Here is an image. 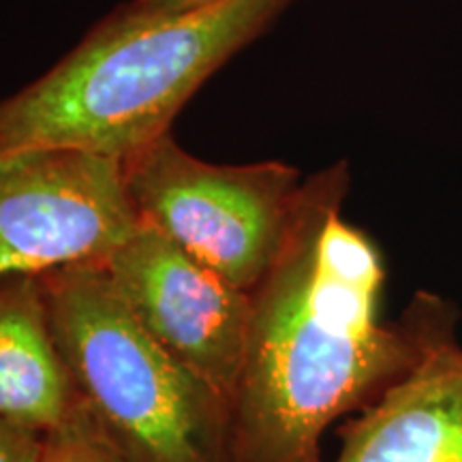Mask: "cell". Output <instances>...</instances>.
<instances>
[{
	"mask_svg": "<svg viewBox=\"0 0 462 462\" xmlns=\"http://www.w3.org/2000/svg\"><path fill=\"white\" fill-rule=\"evenodd\" d=\"M39 279L86 415L125 462H229L225 398L142 330L101 262Z\"/></svg>",
	"mask_w": 462,
	"mask_h": 462,
	"instance_id": "3",
	"label": "cell"
},
{
	"mask_svg": "<svg viewBox=\"0 0 462 462\" xmlns=\"http://www.w3.org/2000/svg\"><path fill=\"white\" fill-rule=\"evenodd\" d=\"M123 176L140 223L248 293L279 259L304 182L281 161L208 163L171 131L123 159Z\"/></svg>",
	"mask_w": 462,
	"mask_h": 462,
	"instance_id": "4",
	"label": "cell"
},
{
	"mask_svg": "<svg viewBox=\"0 0 462 462\" xmlns=\"http://www.w3.org/2000/svg\"><path fill=\"white\" fill-rule=\"evenodd\" d=\"M137 225L123 161L78 150L0 157V279L101 262Z\"/></svg>",
	"mask_w": 462,
	"mask_h": 462,
	"instance_id": "5",
	"label": "cell"
},
{
	"mask_svg": "<svg viewBox=\"0 0 462 462\" xmlns=\"http://www.w3.org/2000/svg\"><path fill=\"white\" fill-rule=\"evenodd\" d=\"M37 462H125V458L86 420L48 432Z\"/></svg>",
	"mask_w": 462,
	"mask_h": 462,
	"instance_id": "9",
	"label": "cell"
},
{
	"mask_svg": "<svg viewBox=\"0 0 462 462\" xmlns=\"http://www.w3.org/2000/svg\"><path fill=\"white\" fill-rule=\"evenodd\" d=\"M101 263L142 330L227 402L245 354L251 293L146 223Z\"/></svg>",
	"mask_w": 462,
	"mask_h": 462,
	"instance_id": "6",
	"label": "cell"
},
{
	"mask_svg": "<svg viewBox=\"0 0 462 462\" xmlns=\"http://www.w3.org/2000/svg\"><path fill=\"white\" fill-rule=\"evenodd\" d=\"M334 462H462V343L458 323L418 364L338 430Z\"/></svg>",
	"mask_w": 462,
	"mask_h": 462,
	"instance_id": "7",
	"label": "cell"
},
{
	"mask_svg": "<svg viewBox=\"0 0 462 462\" xmlns=\"http://www.w3.org/2000/svg\"><path fill=\"white\" fill-rule=\"evenodd\" d=\"M43 437L37 430L0 420V462H37Z\"/></svg>",
	"mask_w": 462,
	"mask_h": 462,
	"instance_id": "11",
	"label": "cell"
},
{
	"mask_svg": "<svg viewBox=\"0 0 462 462\" xmlns=\"http://www.w3.org/2000/svg\"><path fill=\"white\" fill-rule=\"evenodd\" d=\"M346 161L304 178L287 240L251 291L245 354L227 398L229 462H323V437L402 379L460 323L435 291L381 317L388 265L345 217Z\"/></svg>",
	"mask_w": 462,
	"mask_h": 462,
	"instance_id": "1",
	"label": "cell"
},
{
	"mask_svg": "<svg viewBox=\"0 0 462 462\" xmlns=\"http://www.w3.org/2000/svg\"><path fill=\"white\" fill-rule=\"evenodd\" d=\"M0 420L42 435L88 420L51 332L39 274L0 279Z\"/></svg>",
	"mask_w": 462,
	"mask_h": 462,
	"instance_id": "8",
	"label": "cell"
},
{
	"mask_svg": "<svg viewBox=\"0 0 462 462\" xmlns=\"http://www.w3.org/2000/svg\"><path fill=\"white\" fill-rule=\"evenodd\" d=\"M296 0H223L140 26L99 22L48 73L0 97V157L78 150L123 161L171 131L229 58Z\"/></svg>",
	"mask_w": 462,
	"mask_h": 462,
	"instance_id": "2",
	"label": "cell"
},
{
	"mask_svg": "<svg viewBox=\"0 0 462 462\" xmlns=\"http://www.w3.org/2000/svg\"><path fill=\"white\" fill-rule=\"evenodd\" d=\"M223 0H129L103 17L109 26H140L210 9Z\"/></svg>",
	"mask_w": 462,
	"mask_h": 462,
	"instance_id": "10",
	"label": "cell"
}]
</instances>
